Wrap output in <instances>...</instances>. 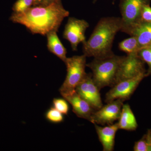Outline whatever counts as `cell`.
Returning <instances> with one entry per match:
<instances>
[{
	"label": "cell",
	"mask_w": 151,
	"mask_h": 151,
	"mask_svg": "<svg viewBox=\"0 0 151 151\" xmlns=\"http://www.w3.org/2000/svg\"><path fill=\"white\" fill-rule=\"evenodd\" d=\"M119 120L117 123L120 129L133 131L137 128V122L129 104L123 105Z\"/></svg>",
	"instance_id": "5bb4252c"
},
{
	"label": "cell",
	"mask_w": 151,
	"mask_h": 151,
	"mask_svg": "<svg viewBox=\"0 0 151 151\" xmlns=\"http://www.w3.org/2000/svg\"><path fill=\"white\" fill-rule=\"evenodd\" d=\"M69 15L60 0L45 5L32 6L21 13H13L9 20L24 26L32 34L46 36L50 32L58 31L64 19Z\"/></svg>",
	"instance_id": "6da1fadb"
},
{
	"label": "cell",
	"mask_w": 151,
	"mask_h": 151,
	"mask_svg": "<svg viewBox=\"0 0 151 151\" xmlns=\"http://www.w3.org/2000/svg\"><path fill=\"white\" fill-rule=\"evenodd\" d=\"M134 151H151V147L149 145L145 134L139 140L136 142L134 147Z\"/></svg>",
	"instance_id": "44dd1931"
},
{
	"label": "cell",
	"mask_w": 151,
	"mask_h": 151,
	"mask_svg": "<svg viewBox=\"0 0 151 151\" xmlns=\"http://www.w3.org/2000/svg\"><path fill=\"white\" fill-rule=\"evenodd\" d=\"M151 23V7L150 4L143 6L141 14V22Z\"/></svg>",
	"instance_id": "7402d4cb"
},
{
	"label": "cell",
	"mask_w": 151,
	"mask_h": 151,
	"mask_svg": "<svg viewBox=\"0 0 151 151\" xmlns=\"http://www.w3.org/2000/svg\"><path fill=\"white\" fill-rule=\"evenodd\" d=\"M147 47H150V48H151V42L150 43V44Z\"/></svg>",
	"instance_id": "484cf974"
},
{
	"label": "cell",
	"mask_w": 151,
	"mask_h": 151,
	"mask_svg": "<svg viewBox=\"0 0 151 151\" xmlns=\"http://www.w3.org/2000/svg\"><path fill=\"white\" fill-rule=\"evenodd\" d=\"M70 103L72 110L79 118L91 121V116L95 111L89 103L81 98L76 92L63 97Z\"/></svg>",
	"instance_id": "8fae6325"
},
{
	"label": "cell",
	"mask_w": 151,
	"mask_h": 151,
	"mask_svg": "<svg viewBox=\"0 0 151 151\" xmlns=\"http://www.w3.org/2000/svg\"><path fill=\"white\" fill-rule=\"evenodd\" d=\"M119 47L120 50L127 54L138 53L140 49L137 40L134 36L122 41L119 43Z\"/></svg>",
	"instance_id": "2e32d148"
},
{
	"label": "cell",
	"mask_w": 151,
	"mask_h": 151,
	"mask_svg": "<svg viewBox=\"0 0 151 151\" xmlns=\"http://www.w3.org/2000/svg\"><path fill=\"white\" fill-rule=\"evenodd\" d=\"M89 26V23L85 20L71 17L68 19L63 31V37L70 42L73 51H76L79 44L86 40L85 32Z\"/></svg>",
	"instance_id": "52a82bcc"
},
{
	"label": "cell",
	"mask_w": 151,
	"mask_h": 151,
	"mask_svg": "<svg viewBox=\"0 0 151 151\" xmlns=\"http://www.w3.org/2000/svg\"><path fill=\"white\" fill-rule=\"evenodd\" d=\"M46 119L50 122L53 123H60L63 121L62 113L53 107L50 108L46 113Z\"/></svg>",
	"instance_id": "d6986e66"
},
{
	"label": "cell",
	"mask_w": 151,
	"mask_h": 151,
	"mask_svg": "<svg viewBox=\"0 0 151 151\" xmlns=\"http://www.w3.org/2000/svg\"><path fill=\"white\" fill-rule=\"evenodd\" d=\"M97 1V0H94V1H93V3H94L96 2ZM113 1H115V0H113Z\"/></svg>",
	"instance_id": "4316f807"
},
{
	"label": "cell",
	"mask_w": 151,
	"mask_h": 151,
	"mask_svg": "<svg viewBox=\"0 0 151 151\" xmlns=\"http://www.w3.org/2000/svg\"><path fill=\"white\" fill-rule=\"evenodd\" d=\"M99 140L104 151H112L114 150L116 132L119 129L118 123L102 127L94 124Z\"/></svg>",
	"instance_id": "7c38bea8"
},
{
	"label": "cell",
	"mask_w": 151,
	"mask_h": 151,
	"mask_svg": "<svg viewBox=\"0 0 151 151\" xmlns=\"http://www.w3.org/2000/svg\"><path fill=\"white\" fill-rule=\"evenodd\" d=\"M131 36L137 39L140 48L147 47L151 42V23L141 22L133 30Z\"/></svg>",
	"instance_id": "9a60e30c"
},
{
	"label": "cell",
	"mask_w": 151,
	"mask_h": 151,
	"mask_svg": "<svg viewBox=\"0 0 151 151\" xmlns=\"http://www.w3.org/2000/svg\"><path fill=\"white\" fill-rule=\"evenodd\" d=\"M145 63L138 53L127 54V56H124L119 65L115 84L119 81L146 73Z\"/></svg>",
	"instance_id": "8992f818"
},
{
	"label": "cell",
	"mask_w": 151,
	"mask_h": 151,
	"mask_svg": "<svg viewBox=\"0 0 151 151\" xmlns=\"http://www.w3.org/2000/svg\"><path fill=\"white\" fill-rule=\"evenodd\" d=\"M54 108L64 115H67L69 111V106L67 101L61 98H54L52 101Z\"/></svg>",
	"instance_id": "ffe728a7"
},
{
	"label": "cell",
	"mask_w": 151,
	"mask_h": 151,
	"mask_svg": "<svg viewBox=\"0 0 151 151\" xmlns=\"http://www.w3.org/2000/svg\"><path fill=\"white\" fill-rule=\"evenodd\" d=\"M121 17H107L100 19L89 39L83 43V52L86 57L102 58L113 55L112 50L116 34L121 31Z\"/></svg>",
	"instance_id": "7a4b0ae2"
},
{
	"label": "cell",
	"mask_w": 151,
	"mask_h": 151,
	"mask_svg": "<svg viewBox=\"0 0 151 151\" xmlns=\"http://www.w3.org/2000/svg\"><path fill=\"white\" fill-rule=\"evenodd\" d=\"M100 90L93 81L92 73H87L76 89L77 94L95 111L103 106Z\"/></svg>",
	"instance_id": "30bf717a"
},
{
	"label": "cell",
	"mask_w": 151,
	"mask_h": 151,
	"mask_svg": "<svg viewBox=\"0 0 151 151\" xmlns=\"http://www.w3.org/2000/svg\"><path fill=\"white\" fill-rule=\"evenodd\" d=\"M151 0H120L122 17L121 31L131 35L133 30L141 22V14L144 6Z\"/></svg>",
	"instance_id": "5b68a950"
},
{
	"label": "cell",
	"mask_w": 151,
	"mask_h": 151,
	"mask_svg": "<svg viewBox=\"0 0 151 151\" xmlns=\"http://www.w3.org/2000/svg\"><path fill=\"white\" fill-rule=\"evenodd\" d=\"M43 0H34L33 6L39 5L41 4Z\"/></svg>",
	"instance_id": "d4e9b609"
},
{
	"label": "cell",
	"mask_w": 151,
	"mask_h": 151,
	"mask_svg": "<svg viewBox=\"0 0 151 151\" xmlns=\"http://www.w3.org/2000/svg\"><path fill=\"white\" fill-rule=\"evenodd\" d=\"M46 36L47 40V46L49 51L65 63L67 58V50L60 40L57 31L50 32Z\"/></svg>",
	"instance_id": "4fadbf2b"
},
{
	"label": "cell",
	"mask_w": 151,
	"mask_h": 151,
	"mask_svg": "<svg viewBox=\"0 0 151 151\" xmlns=\"http://www.w3.org/2000/svg\"><path fill=\"white\" fill-rule=\"evenodd\" d=\"M124 102L123 100H116L107 103V105L94 111L90 122L101 125L113 124L120 118Z\"/></svg>",
	"instance_id": "9c48e42d"
},
{
	"label": "cell",
	"mask_w": 151,
	"mask_h": 151,
	"mask_svg": "<svg viewBox=\"0 0 151 151\" xmlns=\"http://www.w3.org/2000/svg\"><path fill=\"white\" fill-rule=\"evenodd\" d=\"M34 0H17L13 6L14 13L23 12L33 6Z\"/></svg>",
	"instance_id": "ac0fdd59"
},
{
	"label": "cell",
	"mask_w": 151,
	"mask_h": 151,
	"mask_svg": "<svg viewBox=\"0 0 151 151\" xmlns=\"http://www.w3.org/2000/svg\"><path fill=\"white\" fill-rule=\"evenodd\" d=\"M124 57L114 54L105 58H94L86 64L92 70V79L100 90L106 86H114L119 65Z\"/></svg>",
	"instance_id": "3957f363"
},
{
	"label": "cell",
	"mask_w": 151,
	"mask_h": 151,
	"mask_svg": "<svg viewBox=\"0 0 151 151\" xmlns=\"http://www.w3.org/2000/svg\"><path fill=\"white\" fill-rule=\"evenodd\" d=\"M86 58L83 54L67 58L65 60L67 74L59 89L63 97L75 92L76 87L86 76Z\"/></svg>",
	"instance_id": "277c9868"
},
{
	"label": "cell",
	"mask_w": 151,
	"mask_h": 151,
	"mask_svg": "<svg viewBox=\"0 0 151 151\" xmlns=\"http://www.w3.org/2000/svg\"><path fill=\"white\" fill-rule=\"evenodd\" d=\"M138 55L148 66L146 72V77L151 75V48L148 47L141 48L138 52Z\"/></svg>",
	"instance_id": "e0dca14e"
},
{
	"label": "cell",
	"mask_w": 151,
	"mask_h": 151,
	"mask_svg": "<svg viewBox=\"0 0 151 151\" xmlns=\"http://www.w3.org/2000/svg\"><path fill=\"white\" fill-rule=\"evenodd\" d=\"M145 135L148 143L151 147V129L148 130V132Z\"/></svg>",
	"instance_id": "603a6c76"
},
{
	"label": "cell",
	"mask_w": 151,
	"mask_h": 151,
	"mask_svg": "<svg viewBox=\"0 0 151 151\" xmlns=\"http://www.w3.org/2000/svg\"><path fill=\"white\" fill-rule=\"evenodd\" d=\"M60 1V0H43L42 3L40 5H45L48 4H50V3L58 1Z\"/></svg>",
	"instance_id": "cb8c5ba5"
},
{
	"label": "cell",
	"mask_w": 151,
	"mask_h": 151,
	"mask_svg": "<svg viewBox=\"0 0 151 151\" xmlns=\"http://www.w3.org/2000/svg\"><path fill=\"white\" fill-rule=\"evenodd\" d=\"M146 77V73H143L135 77L123 80L116 83L112 86L105 95V102L107 103L116 100H125L129 99L137 87Z\"/></svg>",
	"instance_id": "ba28073f"
}]
</instances>
